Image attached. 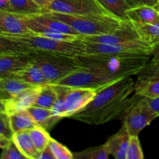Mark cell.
Wrapping results in <instances>:
<instances>
[{"instance_id":"obj_1","label":"cell","mask_w":159,"mask_h":159,"mask_svg":"<svg viewBox=\"0 0 159 159\" xmlns=\"http://www.w3.org/2000/svg\"><path fill=\"white\" fill-rule=\"evenodd\" d=\"M132 75L126 76L99 90L93 100L70 118L91 125H101L112 120L124 119L141 96L135 93Z\"/></svg>"},{"instance_id":"obj_2","label":"cell","mask_w":159,"mask_h":159,"mask_svg":"<svg viewBox=\"0 0 159 159\" xmlns=\"http://www.w3.org/2000/svg\"><path fill=\"white\" fill-rule=\"evenodd\" d=\"M1 51L24 53H48L78 57L85 55V49L78 40L74 42L61 41L30 34L10 35L0 34Z\"/></svg>"},{"instance_id":"obj_3","label":"cell","mask_w":159,"mask_h":159,"mask_svg":"<svg viewBox=\"0 0 159 159\" xmlns=\"http://www.w3.org/2000/svg\"><path fill=\"white\" fill-rule=\"evenodd\" d=\"M42 13L63 21L75 30L80 35L84 36L112 34L122 27L127 21L109 13L71 15L51 11Z\"/></svg>"},{"instance_id":"obj_4","label":"cell","mask_w":159,"mask_h":159,"mask_svg":"<svg viewBox=\"0 0 159 159\" xmlns=\"http://www.w3.org/2000/svg\"><path fill=\"white\" fill-rule=\"evenodd\" d=\"M57 93V99L53 107L54 114L60 118L71 117L89 103L100 89L73 88L52 84Z\"/></svg>"},{"instance_id":"obj_5","label":"cell","mask_w":159,"mask_h":159,"mask_svg":"<svg viewBox=\"0 0 159 159\" xmlns=\"http://www.w3.org/2000/svg\"><path fill=\"white\" fill-rule=\"evenodd\" d=\"M85 49V55L116 56L127 57H148L154 48L144 41L126 43H102L79 39Z\"/></svg>"},{"instance_id":"obj_6","label":"cell","mask_w":159,"mask_h":159,"mask_svg":"<svg viewBox=\"0 0 159 159\" xmlns=\"http://www.w3.org/2000/svg\"><path fill=\"white\" fill-rule=\"evenodd\" d=\"M126 76L128 75L110 72L102 69L84 68L75 71L52 84L73 88L102 89Z\"/></svg>"},{"instance_id":"obj_7","label":"cell","mask_w":159,"mask_h":159,"mask_svg":"<svg viewBox=\"0 0 159 159\" xmlns=\"http://www.w3.org/2000/svg\"><path fill=\"white\" fill-rule=\"evenodd\" d=\"M34 61L40 65L47 82L50 84L85 68L80 65L77 57L60 54L37 52Z\"/></svg>"},{"instance_id":"obj_8","label":"cell","mask_w":159,"mask_h":159,"mask_svg":"<svg viewBox=\"0 0 159 159\" xmlns=\"http://www.w3.org/2000/svg\"><path fill=\"white\" fill-rule=\"evenodd\" d=\"M146 98H141L126 113L124 122L127 124L130 136H138L140 132L158 117Z\"/></svg>"},{"instance_id":"obj_9","label":"cell","mask_w":159,"mask_h":159,"mask_svg":"<svg viewBox=\"0 0 159 159\" xmlns=\"http://www.w3.org/2000/svg\"><path fill=\"white\" fill-rule=\"evenodd\" d=\"M49 11L71 15L111 14L98 0H54L43 12Z\"/></svg>"},{"instance_id":"obj_10","label":"cell","mask_w":159,"mask_h":159,"mask_svg":"<svg viewBox=\"0 0 159 159\" xmlns=\"http://www.w3.org/2000/svg\"><path fill=\"white\" fill-rule=\"evenodd\" d=\"M36 53L19 51H0V77L16 74L27 68L33 61Z\"/></svg>"},{"instance_id":"obj_11","label":"cell","mask_w":159,"mask_h":159,"mask_svg":"<svg viewBox=\"0 0 159 159\" xmlns=\"http://www.w3.org/2000/svg\"><path fill=\"white\" fill-rule=\"evenodd\" d=\"M79 38L87 41L102 43H126L142 41L138 36L133 23L130 20H127L122 27L112 34L93 36L79 35Z\"/></svg>"},{"instance_id":"obj_12","label":"cell","mask_w":159,"mask_h":159,"mask_svg":"<svg viewBox=\"0 0 159 159\" xmlns=\"http://www.w3.org/2000/svg\"><path fill=\"white\" fill-rule=\"evenodd\" d=\"M42 85L29 89L12 98L1 99V112L9 115L17 112L27 110L30 107L35 105Z\"/></svg>"},{"instance_id":"obj_13","label":"cell","mask_w":159,"mask_h":159,"mask_svg":"<svg viewBox=\"0 0 159 159\" xmlns=\"http://www.w3.org/2000/svg\"><path fill=\"white\" fill-rule=\"evenodd\" d=\"M0 34L26 35L33 33L23 15L0 10Z\"/></svg>"},{"instance_id":"obj_14","label":"cell","mask_w":159,"mask_h":159,"mask_svg":"<svg viewBox=\"0 0 159 159\" xmlns=\"http://www.w3.org/2000/svg\"><path fill=\"white\" fill-rule=\"evenodd\" d=\"M130 134L127 124L123 122L119 131L111 137L106 142L110 155L116 159L127 158V152L130 141Z\"/></svg>"},{"instance_id":"obj_15","label":"cell","mask_w":159,"mask_h":159,"mask_svg":"<svg viewBox=\"0 0 159 159\" xmlns=\"http://www.w3.org/2000/svg\"><path fill=\"white\" fill-rule=\"evenodd\" d=\"M38 86L14 76L0 77V97L1 99L12 98L29 89Z\"/></svg>"},{"instance_id":"obj_16","label":"cell","mask_w":159,"mask_h":159,"mask_svg":"<svg viewBox=\"0 0 159 159\" xmlns=\"http://www.w3.org/2000/svg\"><path fill=\"white\" fill-rule=\"evenodd\" d=\"M23 16V18L26 20V24L34 34L48 37V38L53 39V40H61V41L74 42L78 40L79 36L57 32V31L53 30L47 27L44 25L36 21L31 16Z\"/></svg>"},{"instance_id":"obj_17","label":"cell","mask_w":159,"mask_h":159,"mask_svg":"<svg viewBox=\"0 0 159 159\" xmlns=\"http://www.w3.org/2000/svg\"><path fill=\"white\" fill-rule=\"evenodd\" d=\"M127 18L133 23H158L159 22V11L155 6H134L130 7L127 11Z\"/></svg>"},{"instance_id":"obj_18","label":"cell","mask_w":159,"mask_h":159,"mask_svg":"<svg viewBox=\"0 0 159 159\" xmlns=\"http://www.w3.org/2000/svg\"><path fill=\"white\" fill-rule=\"evenodd\" d=\"M27 110L37 125L46 129L47 130H51L61 119L54 114L52 109L33 106Z\"/></svg>"},{"instance_id":"obj_19","label":"cell","mask_w":159,"mask_h":159,"mask_svg":"<svg viewBox=\"0 0 159 159\" xmlns=\"http://www.w3.org/2000/svg\"><path fill=\"white\" fill-rule=\"evenodd\" d=\"M12 141L20 152L27 159H38L40 152L37 150L29 130H21L14 134Z\"/></svg>"},{"instance_id":"obj_20","label":"cell","mask_w":159,"mask_h":159,"mask_svg":"<svg viewBox=\"0 0 159 159\" xmlns=\"http://www.w3.org/2000/svg\"><path fill=\"white\" fill-rule=\"evenodd\" d=\"M134 26L142 41L155 48L159 44V22L155 23H133Z\"/></svg>"},{"instance_id":"obj_21","label":"cell","mask_w":159,"mask_h":159,"mask_svg":"<svg viewBox=\"0 0 159 159\" xmlns=\"http://www.w3.org/2000/svg\"><path fill=\"white\" fill-rule=\"evenodd\" d=\"M9 76L19 78L34 85H43L47 84L46 79L40 65L34 61L25 69ZM4 77V76H3Z\"/></svg>"},{"instance_id":"obj_22","label":"cell","mask_w":159,"mask_h":159,"mask_svg":"<svg viewBox=\"0 0 159 159\" xmlns=\"http://www.w3.org/2000/svg\"><path fill=\"white\" fill-rule=\"evenodd\" d=\"M134 93L146 99L159 97V79L138 77L135 82Z\"/></svg>"},{"instance_id":"obj_23","label":"cell","mask_w":159,"mask_h":159,"mask_svg":"<svg viewBox=\"0 0 159 159\" xmlns=\"http://www.w3.org/2000/svg\"><path fill=\"white\" fill-rule=\"evenodd\" d=\"M31 16L37 21L38 23H41V24L44 25L47 27L50 28V29L55 30L57 32L62 33V34H71V35H75L79 36L80 34L73 29L71 26L68 25L67 23H64L63 21L57 20L55 18L46 15V14H38V15H31Z\"/></svg>"},{"instance_id":"obj_24","label":"cell","mask_w":159,"mask_h":159,"mask_svg":"<svg viewBox=\"0 0 159 159\" xmlns=\"http://www.w3.org/2000/svg\"><path fill=\"white\" fill-rule=\"evenodd\" d=\"M9 118L14 133L21 130H30L36 126H38L28 110H23L12 113L9 115Z\"/></svg>"},{"instance_id":"obj_25","label":"cell","mask_w":159,"mask_h":159,"mask_svg":"<svg viewBox=\"0 0 159 159\" xmlns=\"http://www.w3.org/2000/svg\"><path fill=\"white\" fill-rule=\"evenodd\" d=\"M57 99V93L52 84L47 83L41 86L40 93L36 100L37 107L53 109Z\"/></svg>"},{"instance_id":"obj_26","label":"cell","mask_w":159,"mask_h":159,"mask_svg":"<svg viewBox=\"0 0 159 159\" xmlns=\"http://www.w3.org/2000/svg\"><path fill=\"white\" fill-rule=\"evenodd\" d=\"M137 76L146 79H159V44L154 48L150 57Z\"/></svg>"},{"instance_id":"obj_27","label":"cell","mask_w":159,"mask_h":159,"mask_svg":"<svg viewBox=\"0 0 159 159\" xmlns=\"http://www.w3.org/2000/svg\"><path fill=\"white\" fill-rule=\"evenodd\" d=\"M12 6V12L20 15L31 16L41 14L43 9L34 0H9Z\"/></svg>"},{"instance_id":"obj_28","label":"cell","mask_w":159,"mask_h":159,"mask_svg":"<svg viewBox=\"0 0 159 159\" xmlns=\"http://www.w3.org/2000/svg\"><path fill=\"white\" fill-rule=\"evenodd\" d=\"M100 4L113 15L124 20L127 18V11L130 8L127 0H98Z\"/></svg>"},{"instance_id":"obj_29","label":"cell","mask_w":159,"mask_h":159,"mask_svg":"<svg viewBox=\"0 0 159 159\" xmlns=\"http://www.w3.org/2000/svg\"><path fill=\"white\" fill-rule=\"evenodd\" d=\"M107 144H103L97 147L87 148L80 152L73 153V157L75 159H107L110 156Z\"/></svg>"},{"instance_id":"obj_30","label":"cell","mask_w":159,"mask_h":159,"mask_svg":"<svg viewBox=\"0 0 159 159\" xmlns=\"http://www.w3.org/2000/svg\"><path fill=\"white\" fill-rule=\"evenodd\" d=\"M29 130L34 145L39 152H42L49 145L51 138L46 129L40 126H36Z\"/></svg>"},{"instance_id":"obj_31","label":"cell","mask_w":159,"mask_h":159,"mask_svg":"<svg viewBox=\"0 0 159 159\" xmlns=\"http://www.w3.org/2000/svg\"><path fill=\"white\" fill-rule=\"evenodd\" d=\"M14 131L11 125L9 115L5 112L0 113V139L12 141Z\"/></svg>"},{"instance_id":"obj_32","label":"cell","mask_w":159,"mask_h":159,"mask_svg":"<svg viewBox=\"0 0 159 159\" xmlns=\"http://www.w3.org/2000/svg\"><path fill=\"white\" fill-rule=\"evenodd\" d=\"M144 158V155L138 136H130L126 159H143Z\"/></svg>"},{"instance_id":"obj_33","label":"cell","mask_w":159,"mask_h":159,"mask_svg":"<svg viewBox=\"0 0 159 159\" xmlns=\"http://www.w3.org/2000/svg\"><path fill=\"white\" fill-rule=\"evenodd\" d=\"M49 146L51 147L55 159H73V153L65 145L57 142L54 139L51 138Z\"/></svg>"},{"instance_id":"obj_34","label":"cell","mask_w":159,"mask_h":159,"mask_svg":"<svg viewBox=\"0 0 159 159\" xmlns=\"http://www.w3.org/2000/svg\"><path fill=\"white\" fill-rule=\"evenodd\" d=\"M2 159H27L20 152L13 141H10L2 148L1 155Z\"/></svg>"},{"instance_id":"obj_35","label":"cell","mask_w":159,"mask_h":159,"mask_svg":"<svg viewBox=\"0 0 159 159\" xmlns=\"http://www.w3.org/2000/svg\"><path fill=\"white\" fill-rule=\"evenodd\" d=\"M130 7L139 6H155L159 2V0H127Z\"/></svg>"},{"instance_id":"obj_36","label":"cell","mask_w":159,"mask_h":159,"mask_svg":"<svg viewBox=\"0 0 159 159\" xmlns=\"http://www.w3.org/2000/svg\"><path fill=\"white\" fill-rule=\"evenodd\" d=\"M38 159H55L54 153L49 145L39 153Z\"/></svg>"},{"instance_id":"obj_37","label":"cell","mask_w":159,"mask_h":159,"mask_svg":"<svg viewBox=\"0 0 159 159\" xmlns=\"http://www.w3.org/2000/svg\"><path fill=\"white\" fill-rule=\"evenodd\" d=\"M149 105L152 108V110L157 113L159 116V97L154 98V99H147Z\"/></svg>"},{"instance_id":"obj_38","label":"cell","mask_w":159,"mask_h":159,"mask_svg":"<svg viewBox=\"0 0 159 159\" xmlns=\"http://www.w3.org/2000/svg\"><path fill=\"white\" fill-rule=\"evenodd\" d=\"M0 10L12 12V6L9 0H0Z\"/></svg>"},{"instance_id":"obj_39","label":"cell","mask_w":159,"mask_h":159,"mask_svg":"<svg viewBox=\"0 0 159 159\" xmlns=\"http://www.w3.org/2000/svg\"><path fill=\"white\" fill-rule=\"evenodd\" d=\"M37 4H38L42 9L44 10L49 6V5L54 0H34Z\"/></svg>"},{"instance_id":"obj_40","label":"cell","mask_w":159,"mask_h":159,"mask_svg":"<svg viewBox=\"0 0 159 159\" xmlns=\"http://www.w3.org/2000/svg\"><path fill=\"white\" fill-rule=\"evenodd\" d=\"M155 8H156V9H158V10L159 11V2L158 3V4H157V5H156V6H155Z\"/></svg>"}]
</instances>
